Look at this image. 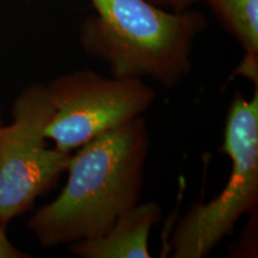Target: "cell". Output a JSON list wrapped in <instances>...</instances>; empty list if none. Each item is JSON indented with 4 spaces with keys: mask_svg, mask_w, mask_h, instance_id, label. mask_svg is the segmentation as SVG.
<instances>
[{
    "mask_svg": "<svg viewBox=\"0 0 258 258\" xmlns=\"http://www.w3.org/2000/svg\"><path fill=\"white\" fill-rule=\"evenodd\" d=\"M51 114L47 86L31 84L16 97L11 123L0 127V226L5 230L55 188L70 165L72 153L47 145L44 128Z\"/></svg>",
    "mask_w": 258,
    "mask_h": 258,
    "instance_id": "4",
    "label": "cell"
},
{
    "mask_svg": "<svg viewBox=\"0 0 258 258\" xmlns=\"http://www.w3.org/2000/svg\"><path fill=\"white\" fill-rule=\"evenodd\" d=\"M96 15L80 27V46L115 78H150L175 88L191 71L195 38L207 25L201 12L167 11L147 0H91Z\"/></svg>",
    "mask_w": 258,
    "mask_h": 258,
    "instance_id": "2",
    "label": "cell"
},
{
    "mask_svg": "<svg viewBox=\"0 0 258 258\" xmlns=\"http://www.w3.org/2000/svg\"><path fill=\"white\" fill-rule=\"evenodd\" d=\"M30 254L23 252L9 240L6 230L0 226V258H29Z\"/></svg>",
    "mask_w": 258,
    "mask_h": 258,
    "instance_id": "8",
    "label": "cell"
},
{
    "mask_svg": "<svg viewBox=\"0 0 258 258\" xmlns=\"http://www.w3.org/2000/svg\"><path fill=\"white\" fill-rule=\"evenodd\" d=\"M46 86L53 114L44 134L66 153L143 116L158 95L144 79L108 78L92 70L61 74Z\"/></svg>",
    "mask_w": 258,
    "mask_h": 258,
    "instance_id": "5",
    "label": "cell"
},
{
    "mask_svg": "<svg viewBox=\"0 0 258 258\" xmlns=\"http://www.w3.org/2000/svg\"><path fill=\"white\" fill-rule=\"evenodd\" d=\"M4 124V122H3V117H2V110H0V127Z\"/></svg>",
    "mask_w": 258,
    "mask_h": 258,
    "instance_id": "10",
    "label": "cell"
},
{
    "mask_svg": "<svg viewBox=\"0 0 258 258\" xmlns=\"http://www.w3.org/2000/svg\"><path fill=\"white\" fill-rule=\"evenodd\" d=\"M222 150L232 161L227 184L207 203H194L179 219L171 239L173 258H202L211 253L245 214L258 203V88L250 99H232Z\"/></svg>",
    "mask_w": 258,
    "mask_h": 258,
    "instance_id": "3",
    "label": "cell"
},
{
    "mask_svg": "<svg viewBox=\"0 0 258 258\" xmlns=\"http://www.w3.org/2000/svg\"><path fill=\"white\" fill-rule=\"evenodd\" d=\"M147 2L157 8L173 12H182L189 10L190 6L198 3L199 0H147Z\"/></svg>",
    "mask_w": 258,
    "mask_h": 258,
    "instance_id": "9",
    "label": "cell"
},
{
    "mask_svg": "<svg viewBox=\"0 0 258 258\" xmlns=\"http://www.w3.org/2000/svg\"><path fill=\"white\" fill-rule=\"evenodd\" d=\"M161 215L157 202L138 203L122 214L106 233L71 244L70 251L80 258H150V234Z\"/></svg>",
    "mask_w": 258,
    "mask_h": 258,
    "instance_id": "6",
    "label": "cell"
},
{
    "mask_svg": "<svg viewBox=\"0 0 258 258\" xmlns=\"http://www.w3.org/2000/svg\"><path fill=\"white\" fill-rule=\"evenodd\" d=\"M208 3L243 47L245 56L258 61V0H208Z\"/></svg>",
    "mask_w": 258,
    "mask_h": 258,
    "instance_id": "7",
    "label": "cell"
},
{
    "mask_svg": "<svg viewBox=\"0 0 258 258\" xmlns=\"http://www.w3.org/2000/svg\"><path fill=\"white\" fill-rule=\"evenodd\" d=\"M150 135L143 116L112 128L72 156L60 195L29 219L41 246L57 247L98 238L138 205Z\"/></svg>",
    "mask_w": 258,
    "mask_h": 258,
    "instance_id": "1",
    "label": "cell"
}]
</instances>
